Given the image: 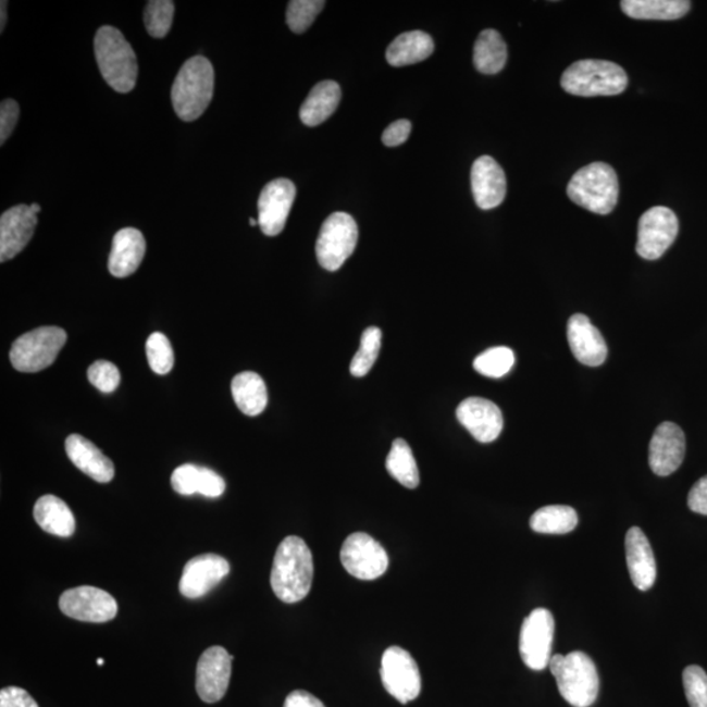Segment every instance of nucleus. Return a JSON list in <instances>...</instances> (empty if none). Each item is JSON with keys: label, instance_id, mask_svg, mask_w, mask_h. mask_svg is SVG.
I'll return each instance as SVG.
<instances>
[{"label": "nucleus", "instance_id": "31", "mask_svg": "<svg viewBox=\"0 0 707 707\" xmlns=\"http://www.w3.org/2000/svg\"><path fill=\"white\" fill-rule=\"evenodd\" d=\"M530 525L532 531L545 535H565L578 525V513L570 506H545L533 513Z\"/></svg>", "mask_w": 707, "mask_h": 707}, {"label": "nucleus", "instance_id": "12", "mask_svg": "<svg viewBox=\"0 0 707 707\" xmlns=\"http://www.w3.org/2000/svg\"><path fill=\"white\" fill-rule=\"evenodd\" d=\"M679 234V220L671 209L655 206L641 216L636 253L645 260H658L667 252Z\"/></svg>", "mask_w": 707, "mask_h": 707}, {"label": "nucleus", "instance_id": "9", "mask_svg": "<svg viewBox=\"0 0 707 707\" xmlns=\"http://www.w3.org/2000/svg\"><path fill=\"white\" fill-rule=\"evenodd\" d=\"M555 627V617L545 608L532 610L524 620L520 630L519 652L531 670L543 671L549 667Z\"/></svg>", "mask_w": 707, "mask_h": 707}, {"label": "nucleus", "instance_id": "10", "mask_svg": "<svg viewBox=\"0 0 707 707\" xmlns=\"http://www.w3.org/2000/svg\"><path fill=\"white\" fill-rule=\"evenodd\" d=\"M340 562L347 573L361 581H374L385 574L389 558L381 544L368 533L356 532L345 539Z\"/></svg>", "mask_w": 707, "mask_h": 707}, {"label": "nucleus", "instance_id": "26", "mask_svg": "<svg viewBox=\"0 0 707 707\" xmlns=\"http://www.w3.org/2000/svg\"><path fill=\"white\" fill-rule=\"evenodd\" d=\"M36 523L50 535L70 537L74 535L76 523L73 511L55 495H44L35 505Z\"/></svg>", "mask_w": 707, "mask_h": 707}, {"label": "nucleus", "instance_id": "37", "mask_svg": "<svg viewBox=\"0 0 707 707\" xmlns=\"http://www.w3.org/2000/svg\"><path fill=\"white\" fill-rule=\"evenodd\" d=\"M323 0H293L288 3L286 22L294 34H305L314 18L323 11Z\"/></svg>", "mask_w": 707, "mask_h": 707}, {"label": "nucleus", "instance_id": "11", "mask_svg": "<svg viewBox=\"0 0 707 707\" xmlns=\"http://www.w3.org/2000/svg\"><path fill=\"white\" fill-rule=\"evenodd\" d=\"M381 677L385 690L398 703L408 704L420 696L422 687L420 668L405 648L392 646L385 650Z\"/></svg>", "mask_w": 707, "mask_h": 707}, {"label": "nucleus", "instance_id": "34", "mask_svg": "<svg viewBox=\"0 0 707 707\" xmlns=\"http://www.w3.org/2000/svg\"><path fill=\"white\" fill-rule=\"evenodd\" d=\"M516 363V354L509 347H492L474 359L473 368L479 374L498 379L511 371Z\"/></svg>", "mask_w": 707, "mask_h": 707}, {"label": "nucleus", "instance_id": "18", "mask_svg": "<svg viewBox=\"0 0 707 707\" xmlns=\"http://www.w3.org/2000/svg\"><path fill=\"white\" fill-rule=\"evenodd\" d=\"M456 417L473 438L480 443H492L504 430L503 411L492 401L481 397H469L459 405Z\"/></svg>", "mask_w": 707, "mask_h": 707}, {"label": "nucleus", "instance_id": "28", "mask_svg": "<svg viewBox=\"0 0 707 707\" xmlns=\"http://www.w3.org/2000/svg\"><path fill=\"white\" fill-rule=\"evenodd\" d=\"M237 408L249 417L260 415L268 405V389L263 379L256 372H241L231 384Z\"/></svg>", "mask_w": 707, "mask_h": 707}, {"label": "nucleus", "instance_id": "1", "mask_svg": "<svg viewBox=\"0 0 707 707\" xmlns=\"http://www.w3.org/2000/svg\"><path fill=\"white\" fill-rule=\"evenodd\" d=\"M313 581V558L303 538L288 536L275 551L270 584L278 599L286 604L303 600Z\"/></svg>", "mask_w": 707, "mask_h": 707}, {"label": "nucleus", "instance_id": "13", "mask_svg": "<svg viewBox=\"0 0 707 707\" xmlns=\"http://www.w3.org/2000/svg\"><path fill=\"white\" fill-rule=\"evenodd\" d=\"M60 609L70 619L95 623L111 621L119 612L114 597L92 586L67 590L60 597Z\"/></svg>", "mask_w": 707, "mask_h": 707}, {"label": "nucleus", "instance_id": "32", "mask_svg": "<svg viewBox=\"0 0 707 707\" xmlns=\"http://www.w3.org/2000/svg\"><path fill=\"white\" fill-rule=\"evenodd\" d=\"M388 473L396 481L408 488H415L420 485V472L413 452L404 439H396L392 443L390 452L385 461Z\"/></svg>", "mask_w": 707, "mask_h": 707}, {"label": "nucleus", "instance_id": "2", "mask_svg": "<svg viewBox=\"0 0 707 707\" xmlns=\"http://www.w3.org/2000/svg\"><path fill=\"white\" fill-rule=\"evenodd\" d=\"M215 74L211 62L202 55L191 57L183 64L172 86V106L185 122L201 117L214 95Z\"/></svg>", "mask_w": 707, "mask_h": 707}, {"label": "nucleus", "instance_id": "25", "mask_svg": "<svg viewBox=\"0 0 707 707\" xmlns=\"http://www.w3.org/2000/svg\"><path fill=\"white\" fill-rule=\"evenodd\" d=\"M340 87L333 80L319 83L311 89L310 95L300 108V120L307 126H318L323 124L331 115L336 112L339 106Z\"/></svg>", "mask_w": 707, "mask_h": 707}, {"label": "nucleus", "instance_id": "16", "mask_svg": "<svg viewBox=\"0 0 707 707\" xmlns=\"http://www.w3.org/2000/svg\"><path fill=\"white\" fill-rule=\"evenodd\" d=\"M230 574L226 558L218 555L197 556L185 565L179 593L188 599H198L214 590Z\"/></svg>", "mask_w": 707, "mask_h": 707}, {"label": "nucleus", "instance_id": "46", "mask_svg": "<svg viewBox=\"0 0 707 707\" xmlns=\"http://www.w3.org/2000/svg\"><path fill=\"white\" fill-rule=\"evenodd\" d=\"M283 707H325L313 694L306 691H294L288 694Z\"/></svg>", "mask_w": 707, "mask_h": 707}, {"label": "nucleus", "instance_id": "35", "mask_svg": "<svg viewBox=\"0 0 707 707\" xmlns=\"http://www.w3.org/2000/svg\"><path fill=\"white\" fill-rule=\"evenodd\" d=\"M175 3L171 0H152L145 10V24L149 35L164 38L172 27Z\"/></svg>", "mask_w": 707, "mask_h": 707}, {"label": "nucleus", "instance_id": "49", "mask_svg": "<svg viewBox=\"0 0 707 707\" xmlns=\"http://www.w3.org/2000/svg\"><path fill=\"white\" fill-rule=\"evenodd\" d=\"M249 222H250V226H252V227H256L257 224H259V221L253 220V218Z\"/></svg>", "mask_w": 707, "mask_h": 707}, {"label": "nucleus", "instance_id": "6", "mask_svg": "<svg viewBox=\"0 0 707 707\" xmlns=\"http://www.w3.org/2000/svg\"><path fill=\"white\" fill-rule=\"evenodd\" d=\"M628 83L625 70L603 60L578 61L565 70L561 78L566 92L582 98L620 95L625 91Z\"/></svg>", "mask_w": 707, "mask_h": 707}, {"label": "nucleus", "instance_id": "15", "mask_svg": "<svg viewBox=\"0 0 707 707\" xmlns=\"http://www.w3.org/2000/svg\"><path fill=\"white\" fill-rule=\"evenodd\" d=\"M297 188L290 179L278 178L262 189L259 198V226L266 236L280 235L286 226Z\"/></svg>", "mask_w": 707, "mask_h": 707}, {"label": "nucleus", "instance_id": "41", "mask_svg": "<svg viewBox=\"0 0 707 707\" xmlns=\"http://www.w3.org/2000/svg\"><path fill=\"white\" fill-rule=\"evenodd\" d=\"M226 492V482L214 471L209 468L199 469L198 491L197 493L208 498H218Z\"/></svg>", "mask_w": 707, "mask_h": 707}, {"label": "nucleus", "instance_id": "7", "mask_svg": "<svg viewBox=\"0 0 707 707\" xmlns=\"http://www.w3.org/2000/svg\"><path fill=\"white\" fill-rule=\"evenodd\" d=\"M67 334L58 326H42L23 334L11 347L10 361L21 372H38L53 364L66 344Z\"/></svg>", "mask_w": 707, "mask_h": 707}, {"label": "nucleus", "instance_id": "8", "mask_svg": "<svg viewBox=\"0 0 707 707\" xmlns=\"http://www.w3.org/2000/svg\"><path fill=\"white\" fill-rule=\"evenodd\" d=\"M358 226L346 212H334L321 226L317 243V256L327 272H337L356 250Z\"/></svg>", "mask_w": 707, "mask_h": 707}, {"label": "nucleus", "instance_id": "40", "mask_svg": "<svg viewBox=\"0 0 707 707\" xmlns=\"http://www.w3.org/2000/svg\"><path fill=\"white\" fill-rule=\"evenodd\" d=\"M199 469L201 467L184 464L172 473L171 484L173 491L182 495H193L198 491Z\"/></svg>", "mask_w": 707, "mask_h": 707}, {"label": "nucleus", "instance_id": "14", "mask_svg": "<svg viewBox=\"0 0 707 707\" xmlns=\"http://www.w3.org/2000/svg\"><path fill=\"white\" fill-rule=\"evenodd\" d=\"M233 660V655L221 646H212L201 655L197 663L196 690L203 703H220L226 696Z\"/></svg>", "mask_w": 707, "mask_h": 707}, {"label": "nucleus", "instance_id": "50", "mask_svg": "<svg viewBox=\"0 0 707 707\" xmlns=\"http://www.w3.org/2000/svg\"><path fill=\"white\" fill-rule=\"evenodd\" d=\"M98 665H99V666H102V665H104V659H101V658H100V659H98Z\"/></svg>", "mask_w": 707, "mask_h": 707}, {"label": "nucleus", "instance_id": "48", "mask_svg": "<svg viewBox=\"0 0 707 707\" xmlns=\"http://www.w3.org/2000/svg\"><path fill=\"white\" fill-rule=\"evenodd\" d=\"M30 209L34 210V212H36V214H38V212L41 211L40 204H37V203L30 204Z\"/></svg>", "mask_w": 707, "mask_h": 707}, {"label": "nucleus", "instance_id": "3", "mask_svg": "<svg viewBox=\"0 0 707 707\" xmlns=\"http://www.w3.org/2000/svg\"><path fill=\"white\" fill-rule=\"evenodd\" d=\"M95 55L100 73L115 92H132L138 78V61L132 45L111 25L95 36Z\"/></svg>", "mask_w": 707, "mask_h": 707}, {"label": "nucleus", "instance_id": "39", "mask_svg": "<svg viewBox=\"0 0 707 707\" xmlns=\"http://www.w3.org/2000/svg\"><path fill=\"white\" fill-rule=\"evenodd\" d=\"M88 381L102 394H112L119 388L121 372L111 362L98 361L88 369Z\"/></svg>", "mask_w": 707, "mask_h": 707}, {"label": "nucleus", "instance_id": "43", "mask_svg": "<svg viewBox=\"0 0 707 707\" xmlns=\"http://www.w3.org/2000/svg\"><path fill=\"white\" fill-rule=\"evenodd\" d=\"M0 707H38V705L27 691L9 686L0 691Z\"/></svg>", "mask_w": 707, "mask_h": 707}, {"label": "nucleus", "instance_id": "24", "mask_svg": "<svg viewBox=\"0 0 707 707\" xmlns=\"http://www.w3.org/2000/svg\"><path fill=\"white\" fill-rule=\"evenodd\" d=\"M66 454L73 464L86 473L88 477L107 484L114 477V466L98 447L79 434L70 435L66 439Z\"/></svg>", "mask_w": 707, "mask_h": 707}, {"label": "nucleus", "instance_id": "42", "mask_svg": "<svg viewBox=\"0 0 707 707\" xmlns=\"http://www.w3.org/2000/svg\"><path fill=\"white\" fill-rule=\"evenodd\" d=\"M18 114L21 108L14 100H4L0 106V144L4 145V141L11 137L17 125Z\"/></svg>", "mask_w": 707, "mask_h": 707}, {"label": "nucleus", "instance_id": "27", "mask_svg": "<svg viewBox=\"0 0 707 707\" xmlns=\"http://www.w3.org/2000/svg\"><path fill=\"white\" fill-rule=\"evenodd\" d=\"M433 38L422 30L407 32L395 38L387 49V61L390 66H409L427 60L434 53Z\"/></svg>", "mask_w": 707, "mask_h": 707}, {"label": "nucleus", "instance_id": "22", "mask_svg": "<svg viewBox=\"0 0 707 707\" xmlns=\"http://www.w3.org/2000/svg\"><path fill=\"white\" fill-rule=\"evenodd\" d=\"M627 563L630 578L636 588L648 591L657 581V562L644 531L632 526L625 537Z\"/></svg>", "mask_w": 707, "mask_h": 707}, {"label": "nucleus", "instance_id": "44", "mask_svg": "<svg viewBox=\"0 0 707 707\" xmlns=\"http://www.w3.org/2000/svg\"><path fill=\"white\" fill-rule=\"evenodd\" d=\"M411 132V124L408 120H398L385 128L383 144L388 147H397L408 140Z\"/></svg>", "mask_w": 707, "mask_h": 707}, {"label": "nucleus", "instance_id": "29", "mask_svg": "<svg viewBox=\"0 0 707 707\" xmlns=\"http://www.w3.org/2000/svg\"><path fill=\"white\" fill-rule=\"evenodd\" d=\"M623 14L638 21H678L691 10L686 0H623Z\"/></svg>", "mask_w": 707, "mask_h": 707}, {"label": "nucleus", "instance_id": "21", "mask_svg": "<svg viewBox=\"0 0 707 707\" xmlns=\"http://www.w3.org/2000/svg\"><path fill=\"white\" fill-rule=\"evenodd\" d=\"M471 182L474 201L480 209L492 210L505 201L506 175L503 166L492 157H481L475 160Z\"/></svg>", "mask_w": 707, "mask_h": 707}, {"label": "nucleus", "instance_id": "30", "mask_svg": "<svg viewBox=\"0 0 707 707\" xmlns=\"http://www.w3.org/2000/svg\"><path fill=\"white\" fill-rule=\"evenodd\" d=\"M473 62L481 74L494 75L504 70L507 62V45L499 32H481L474 44Z\"/></svg>", "mask_w": 707, "mask_h": 707}, {"label": "nucleus", "instance_id": "20", "mask_svg": "<svg viewBox=\"0 0 707 707\" xmlns=\"http://www.w3.org/2000/svg\"><path fill=\"white\" fill-rule=\"evenodd\" d=\"M568 339L571 352L582 364L597 368L606 362L608 347L599 330L586 314L575 313L569 319Z\"/></svg>", "mask_w": 707, "mask_h": 707}, {"label": "nucleus", "instance_id": "47", "mask_svg": "<svg viewBox=\"0 0 707 707\" xmlns=\"http://www.w3.org/2000/svg\"><path fill=\"white\" fill-rule=\"evenodd\" d=\"M8 2L0 3V32L4 30L5 22H8Z\"/></svg>", "mask_w": 707, "mask_h": 707}, {"label": "nucleus", "instance_id": "5", "mask_svg": "<svg viewBox=\"0 0 707 707\" xmlns=\"http://www.w3.org/2000/svg\"><path fill=\"white\" fill-rule=\"evenodd\" d=\"M575 204L594 214L608 215L619 202V178L612 166L596 162L578 171L568 185Z\"/></svg>", "mask_w": 707, "mask_h": 707}, {"label": "nucleus", "instance_id": "33", "mask_svg": "<svg viewBox=\"0 0 707 707\" xmlns=\"http://www.w3.org/2000/svg\"><path fill=\"white\" fill-rule=\"evenodd\" d=\"M382 331L376 326L368 327L362 334L361 347L352 358L350 372L352 376L363 377L374 368L382 347Z\"/></svg>", "mask_w": 707, "mask_h": 707}, {"label": "nucleus", "instance_id": "19", "mask_svg": "<svg viewBox=\"0 0 707 707\" xmlns=\"http://www.w3.org/2000/svg\"><path fill=\"white\" fill-rule=\"evenodd\" d=\"M38 220L30 204H17L0 218V261L14 259L27 247Z\"/></svg>", "mask_w": 707, "mask_h": 707}, {"label": "nucleus", "instance_id": "23", "mask_svg": "<svg viewBox=\"0 0 707 707\" xmlns=\"http://www.w3.org/2000/svg\"><path fill=\"white\" fill-rule=\"evenodd\" d=\"M146 253V240L137 228H124L115 234L111 255H109V272L115 278H126L137 272Z\"/></svg>", "mask_w": 707, "mask_h": 707}, {"label": "nucleus", "instance_id": "38", "mask_svg": "<svg viewBox=\"0 0 707 707\" xmlns=\"http://www.w3.org/2000/svg\"><path fill=\"white\" fill-rule=\"evenodd\" d=\"M683 684L691 707H707V673L698 666L686 667Z\"/></svg>", "mask_w": 707, "mask_h": 707}, {"label": "nucleus", "instance_id": "45", "mask_svg": "<svg viewBox=\"0 0 707 707\" xmlns=\"http://www.w3.org/2000/svg\"><path fill=\"white\" fill-rule=\"evenodd\" d=\"M687 506L693 512L707 517V475L699 479L687 495Z\"/></svg>", "mask_w": 707, "mask_h": 707}, {"label": "nucleus", "instance_id": "17", "mask_svg": "<svg viewBox=\"0 0 707 707\" xmlns=\"http://www.w3.org/2000/svg\"><path fill=\"white\" fill-rule=\"evenodd\" d=\"M685 456V435L677 423L659 424L648 448V462L652 471L667 477L683 464Z\"/></svg>", "mask_w": 707, "mask_h": 707}, {"label": "nucleus", "instance_id": "4", "mask_svg": "<svg viewBox=\"0 0 707 707\" xmlns=\"http://www.w3.org/2000/svg\"><path fill=\"white\" fill-rule=\"evenodd\" d=\"M559 693L571 706L590 707L599 696V673L586 653L574 652L555 655L549 663Z\"/></svg>", "mask_w": 707, "mask_h": 707}, {"label": "nucleus", "instance_id": "36", "mask_svg": "<svg viewBox=\"0 0 707 707\" xmlns=\"http://www.w3.org/2000/svg\"><path fill=\"white\" fill-rule=\"evenodd\" d=\"M146 354L151 370L158 375L169 374L175 365V354L163 333L151 334L146 343Z\"/></svg>", "mask_w": 707, "mask_h": 707}]
</instances>
